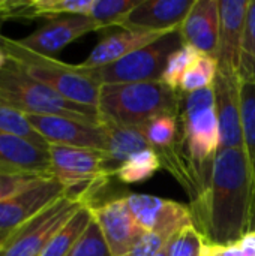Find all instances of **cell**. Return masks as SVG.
<instances>
[{"instance_id": "2e32d148", "label": "cell", "mask_w": 255, "mask_h": 256, "mask_svg": "<svg viewBox=\"0 0 255 256\" xmlns=\"http://www.w3.org/2000/svg\"><path fill=\"white\" fill-rule=\"evenodd\" d=\"M195 0H140L120 21L128 30L171 32L179 30Z\"/></svg>"}, {"instance_id": "44dd1931", "label": "cell", "mask_w": 255, "mask_h": 256, "mask_svg": "<svg viewBox=\"0 0 255 256\" xmlns=\"http://www.w3.org/2000/svg\"><path fill=\"white\" fill-rule=\"evenodd\" d=\"M107 136V148L104 152L105 172L113 177L116 170L131 156L150 148L141 128L123 126L108 120H101Z\"/></svg>"}, {"instance_id": "3957f363", "label": "cell", "mask_w": 255, "mask_h": 256, "mask_svg": "<svg viewBox=\"0 0 255 256\" xmlns=\"http://www.w3.org/2000/svg\"><path fill=\"white\" fill-rule=\"evenodd\" d=\"M0 51L18 63L32 78L48 86L65 99L98 110L101 86L80 64H69L56 57L39 54L20 40L3 34L0 36Z\"/></svg>"}, {"instance_id": "484cf974", "label": "cell", "mask_w": 255, "mask_h": 256, "mask_svg": "<svg viewBox=\"0 0 255 256\" xmlns=\"http://www.w3.org/2000/svg\"><path fill=\"white\" fill-rule=\"evenodd\" d=\"M218 74V62L215 57L198 52L195 60L188 68L186 74L180 82L182 93H194L213 86V81Z\"/></svg>"}, {"instance_id": "ba28073f", "label": "cell", "mask_w": 255, "mask_h": 256, "mask_svg": "<svg viewBox=\"0 0 255 256\" xmlns=\"http://www.w3.org/2000/svg\"><path fill=\"white\" fill-rule=\"evenodd\" d=\"M48 154L50 176L60 182L68 192L81 188L89 202L95 200L96 192L111 178L104 168V152L50 144Z\"/></svg>"}, {"instance_id": "f1b7e54d", "label": "cell", "mask_w": 255, "mask_h": 256, "mask_svg": "<svg viewBox=\"0 0 255 256\" xmlns=\"http://www.w3.org/2000/svg\"><path fill=\"white\" fill-rule=\"evenodd\" d=\"M198 52L200 51H197L195 48H192L191 45H186V44H183L174 52H171V56L167 60V64H165L161 81L165 86H168L170 88H173L176 92H180L182 78L186 74L191 63L198 56Z\"/></svg>"}, {"instance_id": "d4e9b609", "label": "cell", "mask_w": 255, "mask_h": 256, "mask_svg": "<svg viewBox=\"0 0 255 256\" xmlns=\"http://www.w3.org/2000/svg\"><path fill=\"white\" fill-rule=\"evenodd\" d=\"M240 110L243 150L255 180V81L240 80Z\"/></svg>"}, {"instance_id": "5b68a950", "label": "cell", "mask_w": 255, "mask_h": 256, "mask_svg": "<svg viewBox=\"0 0 255 256\" xmlns=\"http://www.w3.org/2000/svg\"><path fill=\"white\" fill-rule=\"evenodd\" d=\"M180 120L188 156L204 190L210 177L212 164L221 150L213 88L207 87L194 93H183Z\"/></svg>"}, {"instance_id": "ab89813d", "label": "cell", "mask_w": 255, "mask_h": 256, "mask_svg": "<svg viewBox=\"0 0 255 256\" xmlns=\"http://www.w3.org/2000/svg\"><path fill=\"white\" fill-rule=\"evenodd\" d=\"M255 230V214H254V225H252V231Z\"/></svg>"}, {"instance_id": "7c38bea8", "label": "cell", "mask_w": 255, "mask_h": 256, "mask_svg": "<svg viewBox=\"0 0 255 256\" xmlns=\"http://www.w3.org/2000/svg\"><path fill=\"white\" fill-rule=\"evenodd\" d=\"M89 207L113 256H126L146 234L131 214L125 196Z\"/></svg>"}, {"instance_id": "e575fe53", "label": "cell", "mask_w": 255, "mask_h": 256, "mask_svg": "<svg viewBox=\"0 0 255 256\" xmlns=\"http://www.w3.org/2000/svg\"><path fill=\"white\" fill-rule=\"evenodd\" d=\"M218 252L221 256H255V230L245 234L234 244L218 248Z\"/></svg>"}, {"instance_id": "83f0119b", "label": "cell", "mask_w": 255, "mask_h": 256, "mask_svg": "<svg viewBox=\"0 0 255 256\" xmlns=\"http://www.w3.org/2000/svg\"><path fill=\"white\" fill-rule=\"evenodd\" d=\"M0 134L15 135V136L24 138L36 146L48 147V144L32 128L26 114H23L5 104H0Z\"/></svg>"}, {"instance_id": "ffe728a7", "label": "cell", "mask_w": 255, "mask_h": 256, "mask_svg": "<svg viewBox=\"0 0 255 256\" xmlns=\"http://www.w3.org/2000/svg\"><path fill=\"white\" fill-rule=\"evenodd\" d=\"M93 0H0L5 21L38 18L54 20L63 15H89Z\"/></svg>"}, {"instance_id": "8d00e7d4", "label": "cell", "mask_w": 255, "mask_h": 256, "mask_svg": "<svg viewBox=\"0 0 255 256\" xmlns=\"http://www.w3.org/2000/svg\"><path fill=\"white\" fill-rule=\"evenodd\" d=\"M168 244H170V243H168ZM168 244H167V246H165V248L161 250V254H159L158 256H170V254H168Z\"/></svg>"}, {"instance_id": "1f68e13d", "label": "cell", "mask_w": 255, "mask_h": 256, "mask_svg": "<svg viewBox=\"0 0 255 256\" xmlns=\"http://www.w3.org/2000/svg\"><path fill=\"white\" fill-rule=\"evenodd\" d=\"M204 240L195 225L180 230L168 244L170 256H201Z\"/></svg>"}, {"instance_id": "52a82bcc", "label": "cell", "mask_w": 255, "mask_h": 256, "mask_svg": "<svg viewBox=\"0 0 255 256\" xmlns=\"http://www.w3.org/2000/svg\"><path fill=\"white\" fill-rule=\"evenodd\" d=\"M86 204L81 192H68L14 231L0 244V256H39L54 234Z\"/></svg>"}, {"instance_id": "6da1fadb", "label": "cell", "mask_w": 255, "mask_h": 256, "mask_svg": "<svg viewBox=\"0 0 255 256\" xmlns=\"http://www.w3.org/2000/svg\"><path fill=\"white\" fill-rule=\"evenodd\" d=\"M194 225L204 244L224 248L252 231L255 180L243 148H221L203 194L192 202Z\"/></svg>"}, {"instance_id": "9c48e42d", "label": "cell", "mask_w": 255, "mask_h": 256, "mask_svg": "<svg viewBox=\"0 0 255 256\" xmlns=\"http://www.w3.org/2000/svg\"><path fill=\"white\" fill-rule=\"evenodd\" d=\"M68 194L53 177H42L27 189L0 201V244L23 224Z\"/></svg>"}, {"instance_id": "4fadbf2b", "label": "cell", "mask_w": 255, "mask_h": 256, "mask_svg": "<svg viewBox=\"0 0 255 256\" xmlns=\"http://www.w3.org/2000/svg\"><path fill=\"white\" fill-rule=\"evenodd\" d=\"M249 0H219V36L216 46L218 72L239 76L240 52Z\"/></svg>"}, {"instance_id": "7402d4cb", "label": "cell", "mask_w": 255, "mask_h": 256, "mask_svg": "<svg viewBox=\"0 0 255 256\" xmlns=\"http://www.w3.org/2000/svg\"><path fill=\"white\" fill-rule=\"evenodd\" d=\"M141 130L155 153L173 150L185 142L180 116H158L144 123Z\"/></svg>"}, {"instance_id": "8992f818", "label": "cell", "mask_w": 255, "mask_h": 256, "mask_svg": "<svg viewBox=\"0 0 255 256\" xmlns=\"http://www.w3.org/2000/svg\"><path fill=\"white\" fill-rule=\"evenodd\" d=\"M183 44L180 32L177 30L114 63L93 69L80 68L84 69L98 86L161 81L168 57Z\"/></svg>"}, {"instance_id": "ac0fdd59", "label": "cell", "mask_w": 255, "mask_h": 256, "mask_svg": "<svg viewBox=\"0 0 255 256\" xmlns=\"http://www.w3.org/2000/svg\"><path fill=\"white\" fill-rule=\"evenodd\" d=\"M0 172L51 177L48 147L36 146L15 135L0 134Z\"/></svg>"}, {"instance_id": "603a6c76", "label": "cell", "mask_w": 255, "mask_h": 256, "mask_svg": "<svg viewBox=\"0 0 255 256\" xmlns=\"http://www.w3.org/2000/svg\"><path fill=\"white\" fill-rule=\"evenodd\" d=\"M93 220L90 207L83 206L50 240L39 256H68Z\"/></svg>"}, {"instance_id": "d590c367", "label": "cell", "mask_w": 255, "mask_h": 256, "mask_svg": "<svg viewBox=\"0 0 255 256\" xmlns=\"http://www.w3.org/2000/svg\"><path fill=\"white\" fill-rule=\"evenodd\" d=\"M201 256H221L218 249L215 246H209V244H204L203 248V252H201Z\"/></svg>"}, {"instance_id": "d6a6232c", "label": "cell", "mask_w": 255, "mask_h": 256, "mask_svg": "<svg viewBox=\"0 0 255 256\" xmlns=\"http://www.w3.org/2000/svg\"><path fill=\"white\" fill-rule=\"evenodd\" d=\"M174 236L173 232H146L126 256H158Z\"/></svg>"}, {"instance_id": "e0dca14e", "label": "cell", "mask_w": 255, "mask_h": 256, "mask_svg": "<svg viewBox=\"0 0 255 256\" xmlns=\"http://www.w3.org/2000/svg\"><path fill=\"white\" fill-rule=\"evenodd\" d=\"M219 22V0H195L179 32L186 45H191L203 54L215 57Z\"/></svg>"}, {"instance_id": "4dcf8cb0", "label": "cell", "mask_w": 255, "mask_h": 256, "mask_svg": "<svg viewBox=\"0 0 255 256\" xmlns=\"http://www.w3.org/2000/svg\"><path fill=\"white\" fill-rule=\"evenodd\" d=\"M68 256H113L95 219Z\"/></svg>"}, {"instance_id": "4316f807", "label": "cell", "mask_w": 255, "mask_h": 256, "mask_svg": "<svg viewBox=\"0 0 255 256\" xmlns=\"http://www.w3.org/2000/svg\"><path fill=\"white\" fill-rule=\"evenodd\" d=\"M138 2L140 0H93L89 16L96 21L101 28L119 26Z\"/></svg>"}, {"instance_id": "8fae6325", "label": "cell", "mask_w": 255, "mask_h": 256, "mask_svg": "<svg viewBox=\"0 0 255 256\" xmlns=\"http://www.w3.org/2000/svg\"><path fill=\"white\" fill-rule=\"evenodd\" d=\"M125 202L144 232L177 234L185 226L194 225L191 208L173 200L131 194L125 196Z\"/></svg>"}, {"instance_id": "5bb4252c", "label": "cell", "mask_w": 255, "mask_h": 256, "mask_svg": "<svg viewBox=\"0 0 255 256\" xmlns=\"http://www.w3.org/2000/svg\"><path fill=\"white\" fill-rule=\"evenodd\" d=\"M96 30H101V27L89 15H63L45 21L20 42L39 54L54 57L74 40Z\"/></svg>"}, {"instance_id": "74e56055", "label": "cell", "mask_w": 255, "mask_h": 256, "mask_svg": "<svg viewBox=\"0 0 255 256\" xmlns=\"http://www.w3.org/2000/svg\"><path fill=\"white\" fill-rule=\"evenodd\" d=\"M5 62H6V56L0 51V69H2V66L5 64Z\"/></svg>"}, {"instance_id": "d6986e66", "label": "cell", "mask_w": 255, "mask_h": 256, "mask_svg": "<svg viewBox=\"0 0 255 256\" xmlns=\"http://www.w3.org/2000/svg\"><path fill=\"white\" fill-rule=\"evenodd\" d=\"M177 30L171 32H146V30H128L122 28L120 32L111 33L105 38H102L92 52L86 57L84 62L80 63L81 68L84 69H93V68H101L110 63H114L131 52H135L161 38L174 33Z\"/></svg>"}, {"instance_id": "30bf717a", "label": "cell", "mask_w": 255, "mask_h": 256, "mask_svg": "<svg viewBox=\"0 0 255 256\" xmlns=\"http://www.w3.org/2000/svg\"><path fill=\"white\" fill-rule=\"evenodd\" d=\"M32 128L50 146H69L105 152L107 136L102 124L60 116H27Z\"/></svg>"}, {"instance_id": "cb8c5ba5", "label": "cell", "mask_w": 255, "mask_h": 256, "mask_svg": "<svg viewBox=\"0 0 255 256\" xmlns=\"http://www.w3.org/2000/svg\"><path fill=\"white\" fill-rule=\"evenodd\" d=\"M162 168L161 160L158 154L152 150H143L131 158H128L114 172L113 177H116L119 182L125 184H134L149 180L156 171Z\"/></svg>"}, {"instance_id": "f546056e", "label": "cell", "mask_w": 255, "mask_h": 256, "mask_svg": "<svg viewBox=\"0 0 255 256\" xmlns=\"http://www.w3.org/2000/svg\"><path fill=\"white\" fill-rule=\"evenodd\" d=\"M239 76L242 81H255V0H249L246 14Z\"/></svg>"}, {"instance_id": "836d02e7", "label": "cell", "mask_w": 255, "mask_h": 256, "mask_svg": "<svg viewBox=\"0 0 255 256\" xmlns=\"http://www.w3.org/2000/svg\"><path fill=\"white\" fill-rule=\"evenodd\" d=\"M42 178L41 176H24V174H5L0 172V201L27 189L36 180Z\"/></svg>"}, {"instance_id": "9a60e30c", "label": "cell", "mask_w": 255, "mask_h": 256, "mask_svg": "<svg viewBox=\"0 0 255 256\" xmlns=\"http://www.w3.org/2000/svg\"><path fill=\"white\" fill-rule=\"evenodd\" d=\"M212 88L221 134V148H243L240 76L218 72Z\"/></svg>"}, {"instance_id": "f35d334b", "label": "cell", "mask_w": 255, "mask_h": 256, "mask_svg": "<svg viewBox=\"0 0 255 256\" xmlns=\"http://www.w3.org/2000/svg\"><path fill=\"white\" fill-rule=\"evenodd\" d=\"M3 22H5V18H3V15L0 12V36H2V26H3Z\"/></svg>"}, {"instance_id": "7a4b0ae2", "label": "cell", "mask_w": 255, "mask_h": 256, "mask_svg": "<svg viewBox=\"0 0 255 256\" xmlns=\"http://www.w3.org/2000/svg\"><path fill=\"white\" fill-rule=\"evenodd\" d=\"M183 93L162 81L101 86L98 112L101 120L141 128L149 120L171 114L180 116Z\"/></svg>"}, {"instance_id": "277c9868", "label": "cell", "mask_w": 255, "mask_h": 256, "mask_svg": "<svg viewBox=\"0 0 255 256\" xmlns=\"http://www.w3.org/2000/svg\"><path fill=\"white\" fill-rule=\"evenodd\" d=\"M0 104L26 116H60L101 124L96 108L65 99L48 86L32 78L18 63L8 57L0 69Z\"/></svg>"}]
</instances>
